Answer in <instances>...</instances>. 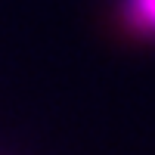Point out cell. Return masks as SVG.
Returning <instances> with one entry per match:
<instances>
[{
  "label": "cell",
  "mask_w": 155,
  "mask_h": 155,
  "mask_svg": "<svg viewBox=\"0 0 155 155\" xmlns=\"http://www.w3.org/2000/svg\"><path fill=\"white\" fill-rule=\"evenodd\" d=\"M130 22L137 28L155 31V0H130Z\"/></svg>",
  "instance_id": "1"
}]
</instances>
